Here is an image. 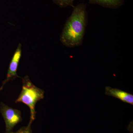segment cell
I'll return each instance as SVG.
<instances>
[{
  "instance_id": "obj_5",
  "label": "cell",
  "mask_w": 133,
  "mask_h": 133,
  "mask_svg": "<svg viewBox=\"0 0 133 133\" xmlns=\"http://www.w3.org/2000/svg\"><path fill=\"white\" fill-rule=\"evenodd\" d=\"M105 94L120 100L124 103L133 105V95L118 88L106 87L105 88Z\"/></svg>"
},
{
  "instance_id": "obj_6",
  "label": "cell",
  "mask_w": 133,
  "mask_h": 133,
  "mask_svg": "<svg viewBox=\"0 0 133 133\" xmlns=\"http://www.w3.org/2000/svg\"><path fill=\"white\" fill-rule=\"evenodd\" d=\"M90 4H97L109 8H118L123 5L124 0H89Z\"/></svg>"
},
{
  "instance_id": "obj_4",
  "label": "cell",
  "mask_w": 133,
  "mask_h": 133,
  "mask_svg": "<svg viewBox=\"0 0 133 133\" xmlns=\"http://www.w3.org/2000/svg\"><path fill=\"white\" fill-rule=\"evenodd\" d=\"M22 47V44L19 43L10 63L7 74L6 78L3 82L2 85L0 88V90H2L4 85L8 81L14 80L17 78H21L17 75V71L19 61L21 57Z\"/></svg>"
},
{
  "instance_id": "obj_1",
  "label": "cell",
  "mask_w": 133,
  "mask_h": 133,
  "mask_svg": "<svg viewBox=\"0 0 133 133\" xmlns=\"http://www.w3.org/2000/svg\"><path fill=\"white\" fill-rule=\"evenodd\" d=\"M72 8V12L66 21L60 37L61 43L68 48L82 45L88 22L85 3H80Z\"/></svg>"
},
{
  "instance_id": "obj_7",
  "label": "cell",
  "mask_w": 133,
  "mask_h": 133,
  "mask_svg": "<svg viewBox=\"0 0 133 133\" xmlns=\"http://www.w3.org/2000/svg\"><path fill=\"white\" fill-rule=\"evenodd\" d=\"M53 2L58 6L61 8H65L66 7L74 6L73 3L75 0H52Z\"/></svg>"
},
{
  "instance_id": "obj_3",
  "label": "cell",
  "mask_w": 133,
  "mask_h": 133,
  "mask_svg": "<svg viewBox=\"0 0 133 133\" xmlns=\"http://www.w3.org/2000/svg\"><path fill=\"white\" fill-rule=\"evenodd\" d=\"M0 111L5 121L6 133L12 132L17 124L22 121L20 110L10 107L2 102L0 104Z\"/></svg>"
},
{
  "instance_id": "obj_2",
  "label": "cell",
  "mask_w": 133,
  "mask_h": 133,
  "mask_svg": "<svg viewBox=\"0 0 133 133\" xmlns=\"http://www.w3.org/2000/svg\"><path fill=\"white\" fill-rule=\"evenodd\" d=\"M22 79L21 92L15 102H22L29 107L30 112L29 122L32 124L36 118V104L38 101L43 99L44 91L34 85L28 76H25Z\"/></svg>"
},
{
  "instance_id": "obj_8",
  "label": "cell",
  "mask_w": 133,
  "mask_h": 133,
  "mask_svg": "<svg viewBox=\"0 0 133 133\" xmlns=\"http://www.w3.org/2000/svg\"><path fill=\"white\" fill-rule=\"evenodd\" d=\"M31 124V123L29 122L28 126L21 128L16 132H14L12 131L8 133H32Z\"/></svg>"
}]
</instances>
